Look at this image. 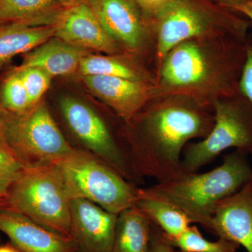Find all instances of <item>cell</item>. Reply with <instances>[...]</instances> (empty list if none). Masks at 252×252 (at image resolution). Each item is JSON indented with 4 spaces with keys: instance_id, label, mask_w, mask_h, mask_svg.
Returning <instances> with one entry per match:
<instances>
[{
    "instance_id": "obj_12",
    "label": "cell",
    "mask_w": 252,
    "mask_h": 252,
    "mask_svg": "<svg viewBox=\"0 0 252 252\" xmlns=\"http://www.w3.org/2000/svg\"><path fill=\"white\" fill-rule=\"evenodd\" d=\"M0 231L21 252H76L74 239L48 229L14 209L0 203Z\"/></svg>"
},
{
    "instance_id": "obj_11",
    "label": "cell",
    "mask_w": 252,
    "mask_h": 252,
    "mask_svg": "<svg viewBox=\"0 0 252 252\" xmlns=\"http://www.w3.org/2000/svg\"><path fill=\"white\" fill-rule=\"evenodd\" d=\"M117 214L85 199L71 202V235L84 252H112Z\"/></svg>"
},
{
    "instance_id": "obj_1",
    "label": "cell",
    "mask_w": 252,
    "mask_h": 252,
    "mask_svg": "<svg viewBox=\"0 0 252 252\" xmlns=\"http://www.w3.org/2000/svg\"><path fill=\"white\" fill-rule=\"evenodd\" d=\"M212 109L183 95L152 99L132 121L129 157L139 177L163 182L183 175L182 154L191 140H203L211 132Z\"/></svg>"
},
{
    "instance_id": "obj_7",
    "label": "cell",
    "mask_w": 252,
    "mask_h": 252,
    "mask_svg": "<svg viewBox=\"0 0 252 252\" xmlns=\"http://www.w3.org/2000/svg\"><path fill=\"white\" fill-rule=\"evenodd\" d=\"M215 124L203 140L189 143L182 154L184 173L198 172L223 151L252 156V103L240 92L217 99L212 105Z\"/></svg>"
},
{
    "instance_id": "obj_8",
    "label": "cell",
    "mask_w": 252,
    "mask_h": 252,
    "mask_svg": "<svg viewBox=\"0 0 252 252\" xmlns=\"http://www.w3.org/2000/svg\"><path fill=\"white\" fill-rule=\"evenodd\" d=\"M6 141L10 153L25 167L55 164L75 150L42 102L21 115L11 114Z\"/></svg>"
},
{
    "instance_id": "obj_14",
    "label": "cell",
    "mask_w": 252,
    "mask_h": 252,
    "mask_svg": "<svg viewBox=\"0 0 252 252\" xmlns=\"http://www.w3.org/2000/svg\"><path fill=\"white\" fill-rule=\"evenodd\" d=\"M86 87L108 105L126 124L153 99L155 84L122 77L86 76Z\"/></svg>"
},
{
    "instance_id": "obj_9",
    "label": "cell",
    "mask_w": 252,
    "mask_h": 252,
    "mask_svg": "<svg viewBox=\"0 0 252 252\" xmlns=\"http://www.w3.org/2000/svg\"><path fill=\"white\" fill-rule=\"evenodd\" d=\"M60 107L73 134L95 157L107 163L126 180L140 179L129 158L117 143L107 124L94 109L79 99L64 96Z\"/></svg>"
},
{
    "instance_id": "obj_16",
    "label": "cell",
    "mask_w": 252,
    "mask_h": 252,
    "mask_svg": "<svg viewBox=\"0 0 252 252\" xmlns=\"http://www.w3.org/2000/svg\"><path fill=\"white\" fill-rule=\"evenodd\" d=\"M87 54L86 50L54 36L28 53L22 64L14 71L36 67L52 77L69 75L79 69L81 60Z\"/></svg>"
},
{
    "instance_id": "obj_10",
    "label": "cell",
    "mask_w": 252,
    "mask_h": 252,
    "mask_svg": "<svg viewBox=\"0 0 252 252\" xmlns=\"http://www.w3.org/2000/svg\"><path fill=\"white\" fill-rule=\"evenodd\" d=\"M56 37L84 50L119 54L120 46L104 29L98 17L85 1L63 10L55 24Z\"/></svg>"
},
{
    "instance_id": "obj_5",
    "label": "cell",
    "mask_w": 252,
    "mask_h": 252,
    "mask_svg": "<svg viewBox=\"0 0 252 252\" xmlns=\"http://www.w3.org/2000/svg\"><path fill=\"white\" fill-rule=\"evenodd\" d=\"M72 200L59 168L49 164L23 167L0 203L55 233L72 238Z\"/></svg>"
},
{
    "instance_id": "obj_33",
    "label": "cell",
    "mask_w": 252,
    "mask_h": 252,
    "mask_svg": "<svg viewBox=\"0 0 252 252\" xmlns=\"http://www.w3.org/2000/svg\"><path fill=\"white\" fill-rule=\"evenodd\" d=\"M0 252H21L12 244L0 246Z\"/></svg>"
},
{
    "instance_id": "obj_20",
    "label": "cell",
    "mask_w": 252,
    "mask_h": 252,
    "mask_svg": "<svg viewBox=\"0 0 252 252\" xmlns=\"http://www.w3.org/2000/svg\"><path fill=\"white\" fill-rule=\"evenodd\" d=\"M78 70L86 76L122 77L155 84L154 77L134 60L116 55L94 56L88 54L83 58Z\"/></svg>"
},
{
    "instance_id": "obj_22",
    "label": "cell",
    "mask_w": 252,
    "mask_h": 252,
    "mask_svg": "<svg viewBox=\"0 0 252 252\" xmlns=\"http://www.w3.org/2000/svg\"><path fill=\"white\" fill-rule=\"evenodd\" d=\"M164 238L182 252H237L240 247L238 243L225 238H219L217 241L207 240L195 225H190L177 238Z\"/></svg>"
},
{
    "instance_id": "obj_23",
    "label": "cell",
    "mask_w": 252,
    "mask_h": 252,
    "mask_svg": "<svg viewBox=\"0 0 252 252\" xmlns=\"http://www.w3.org/2000/svg\"><path fill=\"white\" fill-rule=\"evenodd\" d=\"M0 100L6 111L16 115H21L33 108L26 87L18 73H11L5 80Z\"/></svg>"
},
{
    "instance_id": "obj_18",
    "label": "cell",
    "mask_w": 252,
    "mask_h": 252,
    "mask_svg": "<svg viewBox=\"0 0 252 252\" xmlns=\"http://www.w3.org/2000/svg\"><path fill=\"white\" fill-rule=\"evenodd\" d=\"M153 223L137 207L118 215L112 252H150Z\"/></svg>"
},
{
    "instance_id": "obj_34",
    "label": "cell",
    "mask_w": 252,
    "mask_h": 252,
    "mask_svg": "<svg viewBox=\"0 0 252 252\" xmlns=\"http://www.w3.org/2000/svg\"><path fill=\"white\" fill-rule=\"evenodd\" d=\"M84 1H85L86 4H89V6L92 8L94 13H96L97 8H98L99 0H84Z\"/></svg>"
},
{
    "instance_id": "obj_31",
    "label": "cell",
    "mask_w": 252,
    "mask_h": 252,
    "mask_svg": "<svg viewBox=\"0 0 252 252\" xmlns=\"http://www.w3.org/2000/svg\"><path fill=\"white\" fill-rule=\"evenodd\" d=\"M211 1L223 7L233 10L236 6L244 4L249 0H211Z\"/></svg>"
},
{
    "instance_id": "obj_2",
    "label": "cell",
    "mask_w": 252,
    "mask_h": 252,
    "mask_svg": "<svg viewBox=\"0 0 252 252\" xmlns=\"http://www.w3.org/2000/svg\"><path fill=\"white\" fill-rule=\"evenodd\" d=\"M247 39L197 38L170 50L159 65L153 99L183 95L212 108L217 99L238 94Z\"/></svg>"
},
{
    "instance_id": "obj_28",
    "label": "cell",
    "mask_w": 252,
    "mask_h": 252,
    "mask_svg": "<svg viewBox=\"0 0 252 252\" xmlns=\"http://www.w3.org/2000/svg\"><path fill=\"white\" fill-rule=\"evenodd\" d=\"M150 252H182L174 248L164 238L162 232L153 223Z\"/></svg>"
},
{
    "instance_id": "obj_26",
    "label": "cell",
    "mask_w": 252,
    "mask_h": 252,
    "mask_svg": "<svg viewBox=\"0 0 252 252\" xmlns=\"http://www.w3.org/2000/svg\"><path fill=\"white\" fill-rule=\"evenodd\" d=\"M239 91L252 103V42L247 39L246 59L238 84Z\"/></svg>"
},
{
    "instance_id": "obj_25",
    "label": "cell",
    "mask_w": 252,
    "mask_h": 252,
    "mask_svg": "<svg viewBox=\"0 0 252 252\" xmlns=\"http://www.w3.org/2000/svg\"><path fill=\"white\" fill-rule=\"evenodd\" d=\"M24 167L12 154L0 149V200L4 198Z\"/></svg>"
},
{
    "instance_id": "obj_4",
    "label": "cell",
    "mask_w": 252,
    "mask_h": 252,
    "mask_svg": "<svg viewBox=\"0 0 252 252\" xmlns=\"http://www.w3.org/2000/svg\"><path fill=\"white\" fill-rule=\"evenodd\" d=\"M239 14L211 0H176L149 23L156 39L158 66L170 50L189 39H247L250 22Z\"/></svg>"
},
{
    "instance_id": "obj_32",
    "label": "cell",
    "mask_w": 252,
    "mask_h": 252,
    "mask_svg": "<svg viewBox=\"0 0 252 252\" xmlns=\"http://www.w3.org/2000/svg\"><path fill=\"white\" fill-rule=\"evenodd\" d=\"M58 1L65 8L74 6L84 1V0H58Z\"/></svg>"
},
{
    "instance_id": "obj_3",
    "label": "cell",
    "mask_w": 252,
    "mask_h": 252,
    "mask_svg": "<svg viewBox=\"0 0 252 252\" xmlns=\"http://www.w3.org/2000/svg\"><path fill=\"white\" fill-rule=\"evenodd\" d=\"M248 155L235 151L220 165L203 173L191 172L141 189L145 195L160 199L183 212L191 220L210 230L217 204L233 195L252 177Z\"/></svg>"
},
{
    "instance_id": "obj_27",
    "label": "cell",
    "mask_w": 252,
    "mask_h": 252,
    "mask_svg": "<svg viewBox=\"0 0 252 252\" xmlns=\"http://www.w3.org/2000/svg\"><path fill=\"white\" fill-rule=\"evenodd\" d=\"M140 9L142 16L148 23L152 21L169 5L176 0H132Z\"/></svg>"
},
{
    "instance_id": "obj_19",
    "label": "cell",
    "mask_w": 252,
    "mask_h": 252,
    "mask_svg": "<svg viewBox=\"0 0 252 252\" xmlns=\"http://www.w3.org/2000/svg\"><path fill=\"white\" fill-rule=\"evenodd\" d=\"M54 26H32L19 23L0 26V68L18 55L31 52L54 37Z\"/></svg>"
},
{
    "instance_id": "obj_6",
    "label": "cell",
    "mask_w": 252,
    "mask_h": 252,
    "mask_svg": "<svg viewBox=\"0 0 252 252\" xmlns=\"http://www.w3.org/2000/svg\"><path fill=\"white\" fill-rule=\"evenodd\" d=\"M55 164L72 199H85L119 215L139 198L140 189L91 154L75 149Z\"/></svg>"
},
{
    "instance_id": "obj_13",
    "label": "cell",
    "mask_w": 252,
    "mask_h": 252,
    "mask_svg": "<svg viewBox=\"0 0 252 252\" xmlns=\"http://www.w3.org/2000/svg\"><path fill=\"white\" fill-rule=\"evenodd\" d=\"M95 14L109 35L132 52H141L154 37L132 0H99Z\"/></svg>"
},
{
    "instance_id": "obj_30",
    "label": "cell",
    "mask_w": 252,
    "mask_h": 252,
    "mask_svg": "<svg viewBox=\"0 0 252 252\" xmlns=\"http://www.w3.org/2000/svg\"><path fill=\"white\" fill-rule=\"evenodd\" d=\"M233 10L239 14L246 16L252 23V1H248L243 4L239 5Z\"/></svg>"
},
{
    "instance_id": "obj_35",
    "label": "cell",
    "mask_w": 252,
    "mask_h": 252,
    "mask_svg": "<svg viewBox=\"0 0 252 252\" xmlns=\"http://www.w3.org/2000/svg\"><path fill=\"white\" fill-rule=\"evenodd\" d=\"M249 1H252V0H249Z\"/></svg>"
},
{
    "instance_id": "obj_17",
    "label": "cell",
    "mask_w": 252,
    "mask_h": 252,
    "mask_svg": "<svg viewBox=\"0 0 252 252\" xmlns=\"http://www.w3.org/2000/svg\"><path fill=\"white\" fill-rule=\"evenodd\" d=\"M64 9L58 0H0V24L54 26Z\"/></svg>"
},
{
    "instance_id": "obj_24",
    "label": "cell",
    "mask_w": 252,
    "mask_h": 252,
    "mask_svg": "<svg viewBox=\"0 0 252 252\" xmlns=\"http://www.w3.org/2000/svg\"><path fill=\"white\" fill-rule=\"evenodd\" d=\"M18 73L22 79L26 87L32 107L41 102V97L49 89L52 77L39 68L29 67L20 71H14Z\"/></svg>"
},
{
    "instance_id": "obj_29",
    "label": "cell",
    "mask_w": 252,
    "mask_h": 252,
    "mask_svg": "<svg viewBox=\"0 0 252 252\" xmlns=\"http://www.w3.org/2000/svg\"><path fill=\"white\" fill-rule=\"evenodd\" d=\"M11 113L4 108L0 100V149L9 152L6 141V131ZM14 156V155H13Z\"/></svg>"
},
{
    "instance_id": "obj_21",
    "label": "cell",
    "mask_w": 252,
    "mask_h": 252,
    "mask_svg": "<svg viewBox=\"0 0 252 252\" xmlns=\"http://www.w3.org/2000/svg\"><path fill=\"white\" fill-rule=\"evenodd\" d=\"M135 206L157 225L166 238L180 236L193 224L183 212L160 199L142 193L140 189Z\"/></svg>"
},
{
    "instance_id": "obj_15",
    "label": "cell",
    "mask_w": 252,
    "mask_h": 252,
    "mask_svg": "<svg viewBox=\"0 0 252 252\" xmlns=\"http://www.w3.org/2000/svg\"><path fill=\"white\" fill-rule=\"evenodd\" d=\"M210 230L252 252V177L238 191L217 204Z\"/></svg>"
}]
</instances>
